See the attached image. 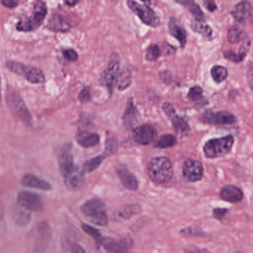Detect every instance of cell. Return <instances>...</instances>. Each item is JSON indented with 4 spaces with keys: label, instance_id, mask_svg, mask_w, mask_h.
<instances>
[{
    "label": "cell",
    "instance_id": "28",
    "mask_svg": "<svg viewBox=\"0 0 253 253\" xmlns=\"http://www.w3.org/2000/svg\"><path fill=\"white\" fill-rule=\"evenodd\" d=\"M5 66L9 71L21 77H25L30 66L13 60H7L5 62Z\"/></svg>",
    "mask_w": 253,
    "mask_h": 253
},
{
    "label": "cell",
    "instance_id": "34",
    "mask_svg": "<svg viewBox=\"0 0 253 253\" xmlns=\"http://www.w3.org/2000/svg\"><path fill=\"white\" fill-rule=\"evenodd\" d=\"M104 160H105V156L99 155L87 160L83 165V172H87V173L93 172L100 166L101 163Z\"/></svg>",
    "mask_w": 253,
    "mask_h": 253
},
{
    "label": "cell",
    "instance_id": "15",
    "mask_svg": "<svg viewBox=\"0 0 253 253\" xmlns=\"http://www.w3.org/2000/svg\"><path fill=\"white\" fill-rule=\"evenodd\" d=\"M59 166L62 176L75 167L74 157L69 147L62 149L59 155Z\"/></svg>",
    "mask_w": 253,
    "mask_h": 253
},
{
    "label": "cell",
    "instance_id": "2",
    "mask_svg": "<svg viewBox=\"0 0 253 253\" xmlns=\"http://www.w3.org/2000/svg\"><path fill=\"white\" fill-rule=\"evenodd\" d=\"M172 163L166 157H156L149 163V176L156 184H164L169 182L172 178Z\"/></svg>",
    "mask_w": 253,
    "mask_h": 253
},
{
    "label": "cell",
    "instance_id": "23",
    "mask_svg": "<svg viewBox=\"0 0 253 253\" xmlns=\"http://www.w3.org/2000/svg\"><path fill=\"white\" fill-rule=\"evenodd\" d=\"M163 108L165 112L170 117L172 123H173V126H175V129L177 131H178V132H184V131L189 129L188 125L186 123V121H184L182 118L175 114V110L173 109L171 104L165 103L164 105Z\"/></svg>",
    "mask_w": 253,
    "mask_h": 253
},
{
    "label": "cell",
    "instance_id": "24",
    "mask_svg": "<svg viewBox=\"0 0 253 253\" xmlns=\"http://www.w3.org/2000/svg\"><path fill=\"white\" fill-rule=\"evenodd\" d=\"M77 142L82 147L88 148V147H94L99 144V136L96 133L83 131L80 132L77 136Z\"/></svg>",
    "mask_w": 253,
    "mask_h": 253
},
{
    "label": "cell",
    "instance_id": "38",
    "mask_svg": "<svg viewBox=\"0 0 253 253\" xmlns=\"http://www.w3.org/2000/svg\"><path fill=\"white\" fill-rule=\"evenodd\" d=\"M203 89L200 86H194L189 91L188 98L193 101H199L203 98Z\"/></svg>",
    "mask_w": 253,
    "mask_h": 253
},
{
    "label": "cell",
    "instance_id": "30",
    "mask_svg": "<svg viewBox=\"0 0 253 253\" xmlns=\"http://www.w3.org/2000/svg\"><path fill=\"white\" fill-rule=\"evenodd\" d=\"M132 79H131V72L128 68H124L119 73L117 77V86L119 90H125L129 87Z\"/></svg>",
    "mask_w": 253,
    "mask_h": 253
},
{
    "label": "cell",
    "instance_id": "46",
    "mask_svg": "<svg viewBox=\"0 0 253 253\" xmlns=\"http://www.w3.org/2000/svg\"><path fill=\"white\" fill-rule=\"evenodd\" d=\"M71 252L74 253H85V251H84L81 246H80V245H74V246H72V248H71Z\"/></svg>",
    "mask_w": 253,
    "mask_h": 253
},
{
    "label": "cell",
    "instance_id": "35",
    "mask_svg": "<svg viewBox=\"0 0 253 253\" xmlns=\"http://www.w3.org/2000/svg\"><path fill=\"white\" fill-rule=\"evenodd\" d=\"M176 144V138L172 135H165L161 137L157 142L156 147L158 148L166 149L173 147Z\"/></svg>",
    "mask_w": 253,
    "mask_h": 253
},
{
    "label": "cell",
    "instance_id": "41",
    "mask_svg": "<svg viewBox=\"0 0 253 253\" xmlns=\"http://www.w3.org/2000/svg\"><path fill=\"white\" fill-rule=\"evenodd\" d=\"M79 100L83 103L89 102L91 100V92L88 87H84L81 91L79 95Z\"/></svg>",
    "mask_w": 253,
    "mask_h": 253
},
{
    "label": "cell",
    "instance_id": "44",
    "mask_svg": "<svg viewBox=\"0 0 253 253\" xmlns=\"http://www.w3.org/2000/svg\"><path fill=\"white\" fill-rule=\"evenodd\" d=\"M227 211L225 209H214V215L218 219H221L227 213Z\"/></svg>",
    "mask_w": 253,
    "mask_h": 253
},
{
    "label": "cell",
    "instance_id": "11",
    "mask_svg": "<svg viewBox=\"0 0 253 253\" xmlns=\"http://www.w3.org/2000/svg\"><path fill=\"white\" fill-rule=\"evenodd\" d=\"M157 131L151 125L145 124L138 126L133 131V139L137 144L148 145L155 141Z\"/></svg>",
    "mask_w": 253,
    "mask_h": 253
},
{
    "label": "cell",
    "instance_id": "9",
    "mask_svg": "<svg viewBox=\"0 0 253 253\" xmlns=\"http://www.w3.org/2000/svg\"><path fill=\"white\" fill-rule=\"evenodd\" d=\"M236 120H237L234 114L226 111L207 113L202 117L204 123L218 126L233 124L236 123Z\"/></svg>",
    "mask_w": 253,
    "mask_h": 253
},
{
    "label": "cell",
    "instance_id": "10",
    "mask_svg": "<svg viewBox=\"0 0 253 253\" xmlns=\"http://www.w3.org/2000/svg\"><path fill=\"white\" fill-rule=\"evenodd\" d=\"M203 165L198 160L189 159L184 162L183 166V175L185 179L190 182L200 181L203 177Z\"/></svg>",
    "mask_w": 253,
    "mask_h": 253
},
{
    "label": "cell",
    "instance_id": "19",
    "mask_svg": "<svg viewBox=\"0 0 253 253\" xmlns=\"http://www.w3.org/2000/svg\"><path fill=\"white\" fill-rule=\"evenodd\" d=\"M22 184L27 187L38 189V190H51V186L47 181L38 178L33 174H26L22 178Z\"/></svg>",
    "mask_w": 253,
    "mask_h": 253
},
{
    "label": "cell",
    "instance_id": "48",
    "mask_svg": "<svg viewBox=\"0 0 253 253\" xmlns=\"http://www.w3.org/2000/svg\"><path fill=\"white\" fill-rule=\"evenodd\" d=\"M4 215V208L2 202L0 201V220L3 219Z\"/></svg>",
    "mask_w": 253,
    "mask_h": 253
},
{
    "label": "cell",
    "instance_id": "22",
    "mask_svg": "<svg viewBox=\"0 0 253 253\" xmlns=\"http://www.w3.org/2000/svg\"><path fill=\"white\" fill-rule=\"evenodd\" d=\"M103 248L110 253H120L126 252L127 251L128 243L127 241H123L121 243H119L117 241L111 238H105L101 241Z\"/></svg>",
    "mask_w": 253,
    "mask_h": 253
},
{
    "label": "cell",
    "instance_id": "47",
    "mask_svg": "<svg viewBox=\"0 0 253 253\" xmlns=\"http://www.w3.org/2000/svg\"><path fill=\"white\" fill-rule=\"evenodd\" d=\"M64 1H65V4L68 6V7H74L78 3H80L81 0H64Z\"/></svg>",
    "mask_w": 253,
    "mask_h": 253
},
{
    "label": "cell",
    "instance_id": "20",
    "mask_svg": "<svg viewBox=\"0 0 253 253\" xmlns=\"http://www.w3.org/2000/svg\"><path fill=\"white\" fill-rule=\"evenodd\" d=\"M39 239L37 242V245L36 246L37 249L36 252H43L44 251L47 244L50 239V229L48 224L46 222L40 223L38 227Z\"/></svg>",
    "mask_w": 253,
    "mask_h": 253
},
{
    "label": "cell",
    "instance_id": "4",
    "mask_svg": "<svg viewBox=\"0 0 253 253\" xmlns=\"http://www.w3.org/2000/svg\"><path fill=\"white\" fill-rule=\"evenodd\" d=\"M234 138L232 135L210 140L204 147V152L208 158L222 157L232 150Z\"/></svg>",
    "mask_w": 253,
    "mask_h": 253
},
{
    "label": "cell",
    "instance_id": "5",
    "mask_svg": "<svg viewBox=\"0 0 253 253\" xmlns=\"http://www.w3.org/2000/svg\"><path fill=\"white\" fill-rule=\"evenodd\" d=\"M6 101L9 110L15 117H17L25 126H31L32 125L31 113L19 94L15 92H10L7 94Z\"/></svg>",
    "mask_w": 253,
    "mask_h": 253
},
{
    "label": "cell",
    "instance_id": "17",
    "mask_svg": "<svg viewBox=\"0 0 253 253\" xmlns=\"http://www.w3.org/2000/svg\"><path fill=\"white\" fill-rule=\"evenodd\" d=\"M243 193L239 187L234 185H227L223 187L220 192V197L225 202L238 203L243 199Z\"/></svg>",
    "mask_w": 253,
    "mask_h": 253
},
{
    "label": "cell",
    "instance_id": "7",
    "mask_svg": "<svg viewBox=\"0 0 253 253\" xmlns=\"http://www.w3.org/2000/svg\"><path fill=\"white\" fill-rule=\"evenodd\" d=\"M127 5L139 17L143 23L153 28H157L160 25V19L150 6L140 4L133 0H128Z\"/></svg>",
    "mask_w": 253,
    "mask_h": 253
},
{
    "label": "cell",
    "instance_id": "32",
    "mask_svg": "<svg viewBox=\"0 0 253 253\" xmlns=\"http://www.w3.org/2000/svg\"><path fill=\"white\" fill-rule=\"evenodd\" d=\"M248 49H249V45H248V43H247L246 45H245L238 53H235V52L231 51H226L224 53V56H225L227 59L233 61V62H242L245 59V56H246Z\"/></svg>",
    "mask_w": 253,
    "mask_h": 253
},
{
    "label": "cell",
    "instance_id": "25",
    "mask_svg": "<svg viewBox=\"0 0 253 253\" xmlns=\"http://www.w3.org/2000/svg\"><path fill=\"white\" fill-rule=\"evenodd\" d=\"M175 1L185 7L194 16L195 19L205 21V14L194 0H175Z\"/></svg>",
    "mask_w": 253,
    "mask_h": 253
},
{
    "label": "cell",
    "instance_id": "16",
    "mask_svg": "<svg viewBox=\"0 0 253 253\" xmlns=\"http://www.w3.org/2000/svg\"><path fill=\"white\" fill-rule=\"evenodd\" d=\"M117 173L123 185L127 190L135 191L138 189V182L133 174L131 173L127 168L120 166L117 168Z\"/></svg>",
    "mask_w": 253,
    "mask_h": 253
},
{
    "label": "cell",
    "instance_id": "36",
    "mask_svg": "<svg viewBox=\"0 0 253 253\" xmlns=\"http://www.w3.org/2000/svg\"><path fill=\"white\" fill-rule=\"evenodd\" d=\"M162 55V50L159 46L156 44H153L147 48V51H146V59L153 62L156 61Z\"/></svg>",
    "mask_w": 253,
    "mask_h": 253
},
{
    "label": "cell",
    "instance_id": "8",
    "mask_svg": "<svg viewBox=\"0 0 253 253\" xmlns=\"http://www.w3.org/2000/svg\"><path fill=\"white\" fill-rule=\"evenodd\" d=\"M17 203L22 207L33 212H40L44 207L40 196L32 192H21L18 195Z\"/></svg>",
    "mask_w": 253,
    "mask_h": 253
},
{
    "label": "cell",
    "instance_id": "42",
    "mask_svg": "<svg viewBox=\"0 0 253 253\" xmlns=\"http://www.w3.org/2000/svg\"><path fill=\"white\" fill-rule=\"evenodd\" d=\"M0 1L4 7L9 9H13L17 7L20 0H0Z\"/></svg>",
    "mask_w": 253,
    "mask_h": 253
},
{
    "label": "cell",
    "instance_id": "33",
    "mask_svg": "<svg viewBox=\"0 0 253 253\" xmlns=\"http://www.w3.org/2000/svg\"><path fill=\"white\" fill-rule=\"evenodd\" d=\"M245 36V33L242 28L238 26H233L229 30L227 39L230 43H239L244 40Z\"/></svg>",
    "mask_w": 253,
    "mask_h": 253
},
{
    "label": "cell",
    "instance_id": "18",
    "mask_svg": "<svg viewBox=\"0 0 253 253\" xmlns=\"http://www.w3.org/2000/svg\"><path fill=\"white\" fill-rule=\"evenodd\" d=\"M47 28L56 32H68L71 28V25L63 16L59 14L52 15L48 19Z\"/></svg>",
    "mask_w": 253,
    "mask_h": 253
},
{
    "label": "cell",
    "instance_id": "14",
    "mask_svg": "<svg viewBox=\"0 0 253 253\" xmlns=\"http://www.w3.org/2000/svg\"><path fill=\"white\" fill-rule=\"evenodd\" d=\"M83 170H80L77 166L71 169L68 173L63 175L65 184L71 190H79L84 184V174Z\"/></svg>",
    "mask_w": 253,
    "mask_h": 253
},
{
    "label": "cell",
    "instance_id": "27",
    "mask_svg": "<svg viewBox=\"0 0 253 253\" xmlns=\"http://www.w3.org/2000/svg\"><path fill=\"white\" fill-rule=\"evenodd\" d=\"M19 207L16 208L13 212V219L18 225L20 227H25L31 221V213L28 212L29 210L28 209L22 207L19 205Z\"/></svg>",
    "mask_w": 253,
    "mask_h": 253
},
{
    "label": "cell",
    "instance_id": "31",
    "mask_svg": "<svg viewBox=\"0 0 253 253\" xmlns=\"http://www.w3.org/2000/svg\"><path fill=\"white\" fill-rule=\"evenodd\" d=\"M211 76L215 83H221L228 77V71L222 65H215L211 69Z\"/></svg>",
    "mask_w": 253,
    "mask_h": 253
},
{
    "label": "cell",
    "instance_id": "21",
    "mask_svg": "<svg viewBox=\"0 0 253 253\" xmlns=\"http://www.w3.org/2000/svg\"><path fill=\"white\" fill-rule=\"evenodd\" d=\"M138 122V112L133 103V101L129 99L124 115L125 125L127 129H133Z\"/></svg>",
    "mask_w": 253,
    "mask_h": 253
},
{
    "label": "cell",
    "instance_id": "12",
    "mask_svg": "<svg viewBox=\"0 0 253 253\" xmlns=\"http://www.w3.org/2000/svg\"><path fill=\"white\" fill-rule=\"evenodd\" d=\"M232 14L241 23L253 24V7L249 1H242L236 4Z\"/></svg>",
    "mask_w": 253,
    "mask_h": 253
},
{
    "label": "cell",
    "instance_id": "6",
    "mask_svg": "<svg viewBox=\"0 0 253 253\" xmlns=\"http://www.w3.org/2000/svg\"><path fill=\"white\" fill-rule=\"evenodd\" d=\"M120 68V56L118 53H112L110 56L108 67L102 73V77H101V83L107 88L111 95L114 92V87L117 85Z\"/></svg>",
    "mask_w": 253,
    "mask_h": 253
},
{
    "label": "cell",
    "instance_id": "1",
    "mask_svg": "<svg viewBox=\"0 0 253 253\" xmlns=\"http://www.w3.org/2000/svg\"><path fill=\"white\" fill-rule=\"evenodd\" d=\"M47 8L43 0H37L33 9V13L28 17L20 19L16 23V29L22 32H31L38 29L45 19Z\"/></svg>",
    "mask_w": 253,
    "mask_h": 253
},
{
    "label": "cell",
    "instance_id": "40",
    "mask_svg": "<svg viewBox=\"0 0 253 253\" xmlns=\"http://www.w3.org/2000/svg\"><path fill=\"white\" fill-rule=\"evenodd\" d=\"M64 57L69 62H75L78 59L79 55L74 49H65L62 51Z\"/></svg>",
    "mask_w": 253,
    "mask_h": 253
},
{
    "label": "cell",
    "instance_id": "39",
    "mask_svg": "<svg viewBox=\"0 0 253 253\" xmlns=\"http://www.w3.org/2000/svg\"><path fill=\"white\" fill-rule=\"evenodd\" d=\"M83 229L85 233H87V234L92 236L95 240L97 241L98 242H101V241H102L101 234L97 230L93 228V227H90V226L86 225V224H83Z\"/></svg>",
    "mask_w": 253,
    "mask_h": 253
},
{
    "label": "cell",
    "instance_id": "26",
    "mask_svg": "<svg viewBox=\"0 0 253 253\" xmlns=\"http://www.w3.org/2000/svg\"><path fill=\"white\" fill-rule=\"evenodd\" d=\"M25 78L33 84H41L45 81V76L42 70L36 67L30 66Z\"/></svg>",
    "mask_w": 253,
    "mask_h": 253
},
{
    "label": "cell",
    "instance_id": "50",
    "mask_svg": "<svg viewBox=\"0 0 253 253\" xmlns=\"http://www.w3.org/2000/svg\"><path fill=\"white\" fill-rule=\"evenodd\" d=\"M1 101V78H0V104Z\"/></svg>",
    "mask_w": 253,
    "mask_h": 253
},
{
    "label": "cell",
    "instance_id": "49",
    "mask_svg": "<svg viewBox=\"0 0 253 253\" xmlns=\"http://www.w3.org/2000/svg\"><path fill=\"white\" fill-rule=\"evenodd\" d=\"M140 1H143L144 4L148 6L153 5L156 3V0H140Z\"/></svg>",
    "mask_w": 253,
    "mask_h": 253
},
{
    "label": "cell",
    "instance_id": "3",
    "mask_svg": "<svg viewBox=\"0 0 253 253\" xmlns=\"http://www.w3.org/2000/svg\"><path fill=\"white\" fill-rule=\"evenodd\" d=\"M82 212L86 219L99 226L108 224V218L105 204L99 199H90L84 203L81 208Z\"/></svg>",
    "mask_w": 253,
    "mask_h": 253
},
{
    "label": "cell",
    "instance_id": "29",
    "mask_svg": "<svg viewBox=\"0 0 253 253\" xmlns=\"http://www.w3.org/2000/svg\"><path fill=\"white\" fill-rule=\"evenodd\" d=\"M191 28L195 32L201 34L203 37H211L212 34V30L208 24L205 23V21L193 19L191 22Z\"/></svg>",
    "mask_w": 253,
    "mask_h": 253
},
{
    "label": "cell",
    "instance_id": "43",
    "mask_svg": "<svg viewBox=\"0 0 253 253\" xmlns=\"http://www.w3.org/2000/svg\"><path fill=\"white\" fill-rule=\"evenodd\" d=\"M205 5L208 10L211 12L214 11L217 8L216 4L213 0H205Z\"/></svg>",
    "mask_w": 253,
    "mask_h": 253
},
{
    "label": "cell",
    "instance_id": "45",
    "mask_svg": "<svg viewBox=\"0 0 253 253\" xmlns=\"http://www.w3.org/2000/svg\"><path fill=\"white\" fill-rule=\"evenodd\" d=\"M248 80L250 87L253 92V66L250 68L248 72Z\"/></svg>",
    "mask_w": 253,
    "mask_h": 253
},
{
    "label": "cell",
    "instance_id": "37",
    "mask_svg": "<svg viewBox=\"0 0 253 253\" xmlns=\"http://www.w3.org/2000/svg\"><path fill=\"white\" fill-rule=\"evenodd\" d=\"M139 211V206L138 205H131V206H126L120 212V216L125 219L129 218L132 215L138 213Z\"/></svg>",
    "mask_w": 253,
    "mask_h": 253
},
{
    "label": "cell",
    "instance_id": "13",
    "mask_svg": "<svg viewBox=\"0 0 253 253\" xmlns=\"http://www.w3.org/2000/svg\"><path fill=\"white\" fill-rule=\"evenodd\" d=\"M168 27L171 35L178 40L181 47L184 49L187 44V34L182 24L177 18L171 17Z\"/></svg>",
    "mask_w": 253,
    "mask_h": 253
}]
</instances>
